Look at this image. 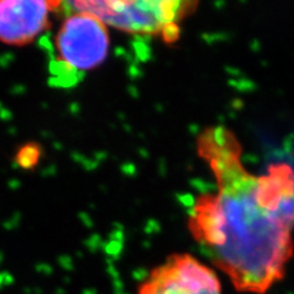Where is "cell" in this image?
Wrapping results in <instances>:
<instances>
[{"label":"cell","instance_id":"1","mask_svg":"<svg viewBox=\"0 0 294 294\" xmlns=\"http://www.w3.org/2000/svg\"><path fill=\"white\" fill-rule=\"evenodd\" d=\"M71 11H82L98 18L106 26L134 35L162 36L167 42L179 37L178 22L193 13L195 1L171 0H88L63 3Z\"/></svg>","mask_w":294,"mask_h":294},{"label":"cell","instance_id":"2","mask_svg":"<svg viewBox=\"0 0 294 294\" xmlns=\"http://www.w3.org/2000/svg\"><path fill=\"white\" fill-rule=\"evenodd\" d=\"M54 45L61 68L70 73L90 71L107 59L108 28L91 14L73 11L61 23L54 38Z\"/></svg>","mask_w":294,"mask_h":294},{"label":"cell","instance_id":"3","mask_svg":"<svg viewBox=\"0 0 294 294\" xmlns=\"http://www.w3.org/2000/svg\"><path fill=\"white\" fill-rule=\"evenodd\" d=\"M138 294H222L218 277L189 254L169 256L151 271Z\"/></svg>","mask_w":294,"mask_h":294},{"label":"cell","instance_id":"4","mask_svg":"<svg viewBox=\"0 0 294 294\" xmlns=\"http://www.w3.org/2000/svg\"><path fill=\"white\" fill-rule=\"evenodd\" d=\"M61 4L44 0H1L0 42L11 45L31 43L49 27L51 15Z\"/></svg>","mask_w":294,"mask_h":294},{"label":"cell","instance_id":"5","mask_svg":"<svg viewBox=\"0 0 294 294\" xmlns=\"http://www.w3.org/2000/svg\"><path fill=\"white\" fill-rule=\"evenodd\" d=\"M18 163L22 168H32L37 164L39 159V147L37 145H27L23 146L22 149L18 154Z\"/></svg>","mask_w":294,"mask_h":294}]
</instances>
